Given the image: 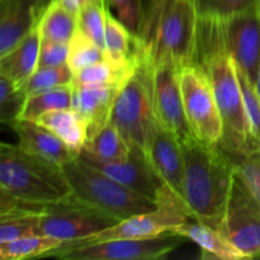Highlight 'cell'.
<instances>
[{
  "instance_id": "603a6c76",
  "label": "cell",
  "mask_w": 260,
  "mask_h": 260,
  "mask_svg": "<svg viewBox=\"0 0 260 260\" xmlns=\"http://www.w3.org/2000/svg\"><path fill=\"white\" fill-rule=\"evenodd\" d=\"M135 63H136V55H134V60L129 62H117L107 57L73 73V85L123 84L134 71Z\"/></svg>"
},
{
  "instance_id": "4316f807",
  "label": "cell",
  "mask_w": 260,
  "mask_h": 260,
  "mask_svg": "<svg viewBox=\"0 0 260 260\" xmlns=\"http://www.w3.org/2000/svg\"><path fill=\"white\" fill-rule=\"evenodd\" d=\"M136 37L134 33L111 12L106 22V53L107 57L117 62H129L134 60Z\"/></svg>"
},
{
  "instance_id": "2e32d148",
  "label": "cell",
  "mask_w": 260,
  "mask_h": 260,
  "mask_svg": "<svg viewBox=\"0 0 260 260\" xmlns=\"http://www.w3.org/2000/svg\"><path fill=\"white\" fill-rule=\"evenodd\" d=\"M52 0H0V56L40 25Z\"/></svg>"
},
{
  "instance_id": "52a82bcc",
  "label": "cell",
  "mask_w": 260,
  "mask_h": 260,
  "mask_svg": "<svg viewBox=\"0 0 260 260\" xmlns=\"http://www.w3.org/2000/svg\"><path fill=\"white\" fill-rule=\"evenodd\" d=\"M156 208L150 212L122 220L107 230L88 236L83 240L70 244H62L60 248L48 253L45 258H57L61 254L73 249L81 248L89 244L102 241L118 240V239H145L157 236L164 233H172L177 226L190 218L187 207L168 189L165 185L157 196Z\"/></svg>"
},
{
  "instance_id": "5bb4252c",
  "label": "cell",
  "mask_w": 260,
  "mask_h": 260,
  "mask_svg": "<svg viewBox=\"0 0 260 260\" xmlns=\"http://www.w3.org/2000/svg\"><path fill=\"white\" fill-rule=\"evenodd\" d=\"M145 155L162 184L185 206L183 194L184 154L182 142L157 117L150 132Z\"/></svg>"
},
{
  "instance_id": "8992f818",
  "label": "cell",
  "mask_w": 260,
  "mask_h": 260,
  "mask_svg": "<svg viewBox=\"0 0 260 260\" xmlns=\"http://www.w3.org/2000/svg\"><path fill=\"white\" fill-rule=\"evenodd\" d=\"M136 63L117 94L111 121L132 149L145 154L150 132L156 119L152 99L151 63L135 47Z\"/></svg>"
},
{
  "instance_id": "e0dca14e",
  "label": "cell",
  "mask_w": 260,
  "mask_h": 260,
  "mask_svg": "<svg viewBox=\"0 0 260 260\" xmlns=\"http://www.w3.org/2000/svg\"><path fill=\"white\" fill-rule=\"evenodd\" d=\"M73 106L88 123V140L111 122L112 111L122 84L73 85Z\"/></svg>"
},
{
  "instance_id": "d6986e66",
  "label": "cell",
  "mask_w": 260,
  "mask_h": 260,
  "mask_svg": "<svg viewBox=\"0 0 260 260\" xmlns=\"http://www.w3.org/2000/svg\"><path fill=\"white\" fill-rule=\"evenodd\" d=\"M42 36L40 25L23 38L13 50L0 56V75H4L18 88H22L38 68V55Z\"/></svg>"
},
{
  "instance_id": "3957f363",
  "label": "cell",
  "mask_w": 260,
  "mask_h": 260,
  "mask_svg": "<svg viewBox=\"0 0 260 260\" xmlns=\"http://www.w3.org/2000/svg\"><path fill=\"white\" fill-rule=\"evenodd\" d=\"M198 13L193 0H149L136 37V48L151 65H193L197 46Z\"/></svg>"
},
{
  "instance_id": "30bf717a",
  "label": "cell",
  "mask_w": 260,
  "mask_h": 260,
  "mask_svg": "<svg viewBox=\"0 0 260 260\" xmlns=\"http://www.w3.org/2000/svg\"><path fill=\"white\" fill-rule=\"evenodd\" d=\"M220 231L245 256H260V202L235 172Z\"/></svg>"
},
{
  "instance_id": "cb8c5ba5",
  "label": "cell",
  "mask_w": 260,
  "mask_h": 260,
  "mask_svg": "<svg viewBox=\"0 0 260 260\" xmlns=\"http://www.w3.org/2000/svg\"><path fill=\"white\" fill-rule=\"evenodd\" d=\"M78 29V14L70 12L61 0H52L40 23L42 38L70 42Z\"/></svg>"
},
{
  "instance_id": "836d02e7",
  "label": "cell",
  "mask_w": 260,
  "mask_h": 260,
  "mask_svg": "<svg viewBox=\"0 0 260 260\" xmlns=\"http://www.w3.org/2000/svg\"><path fill=\"white\" fill-rule=\"evenodd\" d=\"M228 155L233 160L235 172L260 202V146L243 154Z\"/></svg>"
},
{
  "instance_id": "f35d334b",
  "label": "cell",
  "mask_w": 260,
  "mask_h": 260,
  "mask_svg": "<svg viewBox=\"0 0 260 260\" xmlns=\"http://www.w3.org/2000/svg\"><path fill=\"white\" fill-rule=\"evenodd\" d=\"M255 86H256V89H258V93H259V95H260V66H259L258 78H256V81H255Z\"/></svg>"
},
{
  "instance_id": "83f0119b",
  "label": "cell",
  "mask_w": 260,
  "mask_h": 260,
  "mask_svg": "<svg viewBox=\"0 0 260 260\" xmlns=\"http://www.w3.org/2000/svg\"><path fill=\"white\" fill-rule=\"evenodd\" d=\"M107 0L86 3L78 12V27L103 50H106V22L108 14Z\"/></svg>"
},
{
  "instance_id": "74e56055",
  "label": "cell",
  "mask_w": 260,
  "mask_h": 260,
  "mask_svg": "<svg viewBox=\"0 0 260 260\" xmlns=\"http://www.w3.org/2000/svg\"><path fill=\"white\" fill-rule=\"evenodd\" d=\"M89 2H93V0H61V3H62L70 12L75 13V14H78L79 9Z\"/></svg>"
},
{
  "instance_id": "ffe728a7",
  "label": "cell",
  "mask_w": 260,
  "mask_h": 260,
  "mask_svg": "<svg viewBox=\"0 0 260 260\" xmlns=\"http://www.w3.org/2000/svg\"><path fill=\"white\" fill-rule=\"evenodd\" d=\"M172 233L197 244L202 249L203 258L220 260L245 259V256L225 238L220 230L200 221H185L177 226Z\"/></svg>"
},
{
  "instance_id": "8d00e7d4",
  "label": "cell",
  "mask_w": 260,
  "mask_h": 260,
  "mask_svg": "<svg viewBox=\"0 0 260 260\" xmlns=\"http://www.w3.org/2000/svg\"><path fill=\"white\" fill-rule=\"evenodd\" d=\"M68 56V42L42 38L40 46V55H38V68H55V66L66 65Z\"/></svg>"
},
{
  "instance_id": "4dcf8cb0",
  "label": "cell",
  "mask_w": 260,
  "mask_h": 260,
  "mask_svg": "<svg viewBox=\"0 0 260 260\" xmlns=\"http://www.w3.org/2000/svg\"><path fill=\"white\" fill-rule=\"evenodd\" d=\"M41 215L42 213H12L0 216V243L41 234Z\"/></svg>"
},
{
  "instance_id": "ba28073f",
  "label": "cell",
  "mask_w": 260,
  "mask_h": 260,
  "mask_svg": "<svg viewBox=\"0 0 260 260\" xmlns=\"http://www.w3.org/2000/svg\"><path fill=\"white\" fill-rule=\"evenodd\" d=\"M180 89L185 116L197 140L208 145H220L223 122L212 86L202 69L188 65L180 70Z\"/></svg>"
},
{
  "instance_id": "d6a6232c",
  "label": "cell",
  "mask_w": 260,
  "mask_h": 260,
  "mask_svg": "<svg viewBox=\"0 0 260 260\" xmlns=\"http://www.w3.org/2000/svg\"><path fill=\"white\" fill-rule=\"evenodd\" d=\"M27 95L7 76L0 75V121L12 126L20 118Z\"/></svg>"
},
{
  "instance_id": "7c38bea8",
  "label": "cell",
  "mask_w": 260,
  "mask_h": 260,
  "mask_svg": "<svg viewBox=\"0 0 260 260\" xmlns=\"http://www.w3.org/2000/svg\"><path fill=\"white\" fill-rule=\"evenodd\" d=\"M180 70L172 62L151 65L152 99L157 119L184 145L194 139V135L185 116Z\"/></svg>"
},
{
  "instance_id": "f1b7e54d",
  "label": "cell",
  "mask_w": 260,
  "mask_h": 260,
  "mask_svg": "<svg viewBox=\"0 0 260 260\" xmlns=\"http://www.w3.org/2000/svg\"><path fill=\"white\" fill-rule=\"evenodd\" d=\"M104 58H107L106 50H103L95 41L91 40L78 27L75 35L69 42L68 65L71 71L76 73L80 69L86 68Z\"/></svg>"
},
{
  "instance_id": "7a4b0ae2",
  "label": "cell",
  "mask_w": 260,
  "mask_h": 260,
  "mask_svg": "<svg viewBox=\"0 0 260 260\" xmlns=\"http://www.w3.org/2000/svg\"><path fill=\"white\" fill-rule=\"evenodd\" d=\"M183 146V194L190 218L220 230L235 177L233 160L220 145L192 139Z\"/></svg>"
},
{
  "instance_id": "9c48e42d",
  "label": "cell",
  "mask_w": 260,
  "mask_h": 260,
  "mask_svg": "<svg viewBox=\"0 0 260 260\" xmlns=\"http://www.w3.org/2000/svg\"><path fill=\"white\" fill-rule=\"evenodd\" d=\"M116 218L81 202L73 194L50 203L40 217V231L63 244L75 243L116 225Z\"/></svg>"
},
{
  "instance_id": "9a60e30c",
  "label": "cell",
  "mask_w": 260,
  "mask_h": 260,
  "mask_svg": "<svg viewBox=\"0 0 260 260\" xmlns=\"http://www.w3.org/2000/svg\"><path fill=\"white\" fill-rule=\"evenodd\" d=\"M79 156L124 187L155 202L157 201V196L164 184L151 168L146 155L140 150L131 147L128 156L116 161H99L83 155Z\"/></svg>"
},
{
  "instance_id": "f546056e",
  "label": "cell",
  "mask_w": 260,
  "mask_h": 260,
  "mask_svg": "<svg viewBox=\"0 0 260 260\" xmlns=\"http://www.w3.org/2000/svg\"><path fill=\"white\" fill-rule=\"evenodd\" d=\"M73 78L74 74L68 63L55 68H38L20 89L25 95H29L58 86L71 85Z\"/></svg>"
},
{
  "instance_id": "ac0fdd59",
  "label": "cell",
  "mask_w": 260,
  "mask_h": 260,
  "mask_svg": "<svg viewBox=\"0 0 260 260\" xmlns=\"http://www.w3.org/2000/svg\"><path fill=\"white\" fill-rule=\"evenodd\" d=\"M10 128H13L17 135L18 145L22 149L53 164L61 167L79 156L65 142L61 141L56 135L38 122L18 119L10 126Z\"/></svg>"
},
{
  "instance_id": "277c9868",
  "label": "cell",
  "mask_w": 260,
  "mask_h": 260,
  "mask_svg": "<svg viewBox=\"0 0 260 260\" xmlns=\"http://www.w3.org/2000/svg\"><path fill=\"white\" fill-rule=\"evenodd\" d=\"M0 189L42 205L56 203L71 194L60 165L8 142L0 145Z\"/></svg>"
},
{
  "instance_id": "d590c367",
  "label": "cell",
  "mask_w": 260,
  "mask_h": 260,
  "mask_svg": "<svg viewBox=\"0 0 260 260\" xmlns=\"http://www.w3.org/2000/svg\"><path fill=\"white\" fill-rule=\"evenodd\" d=\"M107 3L116 10L117 18L134 35H137L144 20L145 8L142 0H107Z\"/></svg>"
},
{
  "instance_id": "5b68a950",
  "label": "cell",
  "mask_w": 260,
  "mask_h": 260,
  "mask_svg": "<svg viewBox=\"0 0 260 260\" xmlns=\"http://www.w3.org/2000/svg\"><path fill=\"white\" fill-rule=\"evenodd\" d=\"M71 194L117 221L150 212L157 202L124 187L80 156L61 165Z\"/></svg>"
},
{
  "instance_id": "d4e9b609",
  "label": "cell",
  "mask_w": 260,
  "mask_h": 260,
  "mask_svg": "<svg viewBox=\"0 0 260 260\" xmlns=\"http://www.w3.org/2000/svg\"><path fill=\"white\" fill-rule=\"evenodd\" d=\"M74 86L63 85L27 95L19 119L36 121L40 116L57 109H69L73 106Z\"/></svg>"
},
{
  "instance_id": "6da1fadb",
  "label": "cell",
  "mask_w": 260,
  "mask_h": 260,
  "mask_svg": "<svg viewBox=\"0 0 260 260\" xmlns=\"http://www.w3.org/2000/svg\"><path fill=\"white\" fill-rule=\"evenodd\" d=\"M193 63L207 76L220 108L223 122L221 149L234 155L260 146L246 116L235 61L225 47L221 19L200 17Z\"/></svg>"
},
{
  "instance_id": "1f68e13d",
  "label": "cell",
  "mask_w": 260,
  "mask_h": 260,
  "mask_svg": "<svg viewBox=\"0 0 260 260\" xmlns=\"http://www.w3.org/2000/svg\"><path fill=\"white\" fill-rule=\"evenodd\" d=\"M198 17L225 18L260 7V0H193Z\"/></svg>"
},
{
  "instance_id": "484cf974",
  "label": "cell",
  "mask_w": 260,
  "mask_h": 260,
  "mask_svg": "<svg viewBox=\"0 0 260 260\" xmlns=\"http://www.w3.org/2000/svg\"><path fill=\"white\" fill-rule=\"evenodd\" d=\"M62 244V241L43 234L25 236L8 243H0V258L3 260L45 258L48 253L60 248Z\"/></svg>"
},
{
  "instance_id": "8fae6325",
  "label": "cell",
  "mask_w": 260,
  "mask_h": 260,
  "mask_svg": "<svg viewBox=\"0 0 260 260\" xmlns=\"http://www.w3.org/2000/svg\"><path fill=\"white\" fill-rule=\"evenodd\" d=\"M184 238L164 233L145 239H118L89 244L57 256L62 260H156L165 258Z\"/></svg>"
},
{
  "instance_id": "7402d4cb",
  "label": "cell",
  "mask_w": 260,
  "mask_h": 260,
  "mask_svg": "<svg viewBox=\"0 0 260 260\" xmlns=\"http://www.w3.org/2000/svg\"><path fill=\"white\" fill-rule=\"evenodd\" d=\"M129 152L131 146L111 121L98 134L86 140L80 155L99 161H116L128 156Z\"/></svg>"
},
{
  "instance_id": "44dd1931",
  "label": "cell",
  "mask_w": 260,
  "mask_h": 260,
  "mask_svg": "<svg viewBox=\"0 0 260 260\" xmlns=\"http://www.w3.org/2000/svg\"><path fill=\"white\" fill-rule=\"evenodd\" d=\"M65 142L76 155H80L88 140V123L73 108L57 109L42 114L36 119Z\"/></svg>"
},
{
  "instance_id": "4fadbf2b",
  "label": "cell",
  "mask_w": 260,
  "mask_h": 260,
  "mask_svg": "<svg viewBox=\"0 0 260 260\" xmlns=\"http://www.w3.org/2000/svg\"><path fill=\"white\" fill-rule=\"evenodd\" d=\"M221 29L229 55L255 84L260 66V7L221 19Z\"/></svg>"
},
{
  "instance_id": "e575fe53",
  "label": "cell",
  "mask_w": 260,
  "mask_h": 260,
  "mask_svg": "<svg viewBox=\"0 0 260 260\" xmlns=\"http://www.w3.org/2000/svg\"><path fill=\"white\" fill-rule=\"evenodd\" d=\"M236 70H238L239 83H240L244 106H245L246 116H248L249 123H250L251 132H253L256 141L260 144V95L258 89H256L255 84L248 78V75L243 70H240L238 66H236Z\"/></svg>"
}]
</instances>
